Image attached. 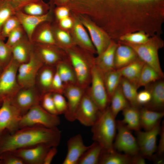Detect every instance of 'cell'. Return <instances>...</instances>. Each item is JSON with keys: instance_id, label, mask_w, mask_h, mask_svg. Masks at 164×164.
Instances as JSON below:
<instances>
[{"instance_id": "15", "label": "cell", "mask_w": 164, "mask_h": 164, "mask_svg": "<svg viewBox=\"0 0 164 164\" xmlns=\"http://www.w3.org/2000/svg\"><path fill=\"white\" fill-rule=\"evenodd\" d=\"M41 94L35 86L21 88L11 102L24 114L33 107L39 104Z\"/></svg>"}, {"instance_id": "6", "label": "cell", "mask_w": 164, "mask_h": 164, "mask_svg": "<svg viewBox=\"0 0 164 164\" xmlns=\"http://www.w3.org/2000/svg\"><path fill=\"white\" fill-rule=\"evenodd\" d=\"M19 65L12 58L0 75V107L5 101H11L22 88L17 78Z\"/></svg>"}, {"instance_id": "47", "label": "cell", "mask_w": 164, "mask_h": 164, "mask_svg": "<svg viewBox=\"0 0 164 164\" xmlns=\"http://www.w3.org/2000/svg\"><path fill=\"white\" fill-rule=\"evenodd\" d=\"M0 164H25L23 161L11 152H7L0 156Z\"/></svg>"}, {"instance_id": "19", "label": "cell", "mask_w": 164, "mask_h": 164, "mask_svg": "<svg viewBox=\"0 0 164 164\" xmlns=\"http://www.w3.org/2000/svg\"><path fill=\"white\" fill-rule=\"evenodd\" d=\"M51 147L40 144L9 152L21 158L25 164H43L46 155Z\"/></svg>"}, {"instance_id": "59", "label": "cell", "mask_w": 164, "mask_h": 164, "mask_svg": "<svg viewBox=\"0 0 164 164\" xmlns=\"http://www.w3.org/2000/svg\"><path fill=\"white\" fill-rule=\"evenodd\" d=\"M1 0H0V1H1Z\"/></svg>"}, {"instance_id": "37", "label": "cell", "mask_w": 164, "mask_h": 164, "mask_svg": "<svg viewBox=\"0 0 164 164\" xmlns=\"http://www.w3.org/2000/svg\"><path fill=\"white\" fill-rule=\"evenodd\" d=\"M55 38L58 46L64 50L75 46L72 37L65 29L57 25H52Z\"/></svg>"}, {"instance_id": "4", "label": "cell", "mask_w": 164, "mask_h": 164, "mask_svg": "<svg viewBox=\"0 0 164 164\" xmlns=\"http://www.w3.org/2000/svg\"><path fill=\"white\" fill-rule=\"evenodd\" d=\"M115 118L108 106L91 127L93 140L98 143L103 150L109 152L114 150L113 144L117 130Z\"/></svg>"}, {"instance_id": "11", "label": "cell", "mask_w": 164, "mask_h": 164, "mask_svg": "<svg viewBox=\"0 0 164 164\" xmlns=\"http://www.w3.org/2000/svg\"><path fill=\"white\" fill-rule=\"evenodd\" d=\"M22 115L10 101H5L0 107V135L5 130L11 134L18 130Z\"/></svg>"}, {"instance_id": "56", "label": "cell", "mask_w": 164, "mask_h": 164, "mask_svg": "<svg viewBox=\"0 0 164 164\" xmlns=\"http://www.w3.org/2000/svg\"><path fill=\"white\" fill-rule=\"evenodd\" d=\"M69 0H51V2L56 6L65 5Z\"/></svg>"}, {"instance_id": "41", "label": "cell", "mask_w": 164, "mask_h": 164, "mask_svg": "<svg viewBox=\"0 0 164 164\" xmlns=\"http://www.w3.org/2000/svg\"><path fill=\"white\" fill-rule=\"evenodd\" d=\"M16 10L7 0L0 1V33L5 22L15 14Z\"/></svg>"}, {"instance_id": "31", "label": "cell", "mask_w": 164, "mask_h": 164, "mask_svg": "<svg viewBox=\"0 0 164 164\" xmlns=\"http://www.w3.org/2000/svg\"><path fill=\"white\" fill-rule=\"evenodd\" d=\"M55 67L56 72L65 86L77 84L75 72L68 59L60 62Z\"/></svg>"}, {"instance_id": "39", "label": "cell", "mask_w": 164, "mask_h": 164, "mask_svg": "<svg viewBox=\"0 0 164 164\" xmlns=\"http://www.w3.org/2000/svg\"><path fill=\"white\" fill-rule=\"evenodd\" d=\"M120 86L124 95L130 105L138 108L139 106L136 100L138 93L136 86L123 77L121 79Z\"/></svg>"}, {"instance_id": "51", "label": "cell", "mask_w": 164, "mask_h": 164, "mask_svg": "<svg viewBox=\"0 0 164 164\" xmlns=\"http://www.w3.org/2000/svg\"><path fill=\"white\" fill-rule=\"evenodd\" d=\"M58 26L60 28L65 29H71L73 25V18L70 16L58 21Z\"/></svg>"}, {"instance_id": "9", "label": "cell", "mask_w": 164, "mask_h": 164, "mask_svg": "<svg viewBox=\"0 0 164 164\" xmlns=\"http://www.w3.org/2000/svg\"><path fill=\"white\" fill-rule=\"evenodd\" d=\"M117 133L113 144V148L124 154L133 156L139 153L136 139L121 121L116 122Z\"/></svg>"}, {"instance_id": "17", "label": "cell", "mask_w": 164, "mask_h": 164, "mask_svg": "<svg viewBox=\"0 0 164 164\" xmlns=\"http://www.w3.org/2000/svg\"><path fill=\"white\" fill-rule=\"evenodd\" d=\"M85 90L77 84L65 86L63 95L67 100V109L64 114L68 121L73 122L76 120V111Z\"/></svg>"}, {"instance_id": "12", "label": "cell", "mask_w": 164, "mask_h": 164, "mask_svg": "<svg viewBox=\"0 0 164 164\" xmlns=\"http://www.w3.org/2000/svg\"><path fill=\"white\" fill-rule=\"evenodd\" d=\"M161 126L160 120L151 129L145 132L137 131L136 139L139 153L145 158H151L156 151V140L159 134Z\"/></svg>"}, {"instance_id": "57", "label": "cell", "mask_w": 164, "mask_h": 164, "mask_svg": "<svg viewBox=\"0 0 164 164\" xmlns=\"http://www.w3.org/2000/svg\"><path fill=\"white\" fill-rule=\"evenodd\" d=\"M4 68L0 64V75L3 71Z\"/></svg>"}, {"instance_id": "8", "label": "cell", "mask_w": 164, "mask_h": 164, "mask_svg": "<svg viewBox=\"0 0 164 164\" xmlns=\"http://www.w3.org/2000/svg\"><path fill=\"white\" fill-rule=\"evenodd\" d=\"M104 74L95 65L92 70L90 84L86 92L101 112L110 103L104 80Z\"/></svg>"}, {"instance_id": "25", "label": "cell", "mask_w": 164, "mask_h": 164, "mask_svg": "<svg viewBox=\"0 0 164 164\" xmlns=\"http://www.w3.org/2000/svg\"><path fill=\"white\" fill-rule=\"evenodd\" d=\"M12 59L20 64L30 60L34 52V45L27 36L12 47Z\"/></svg>"}, {"instance_id": "30", "label": "cell", "mask_w": 164, "mask_h": 164, "mask_svg": "<svg viewBox=\"0 0 164 164\" xmlns=\"http://www.w3.org/2000/svg\"><path fill=\"white\" fill-rule=\"evenodd\" d=\"M132 156L111 151L102 150L100 156V164H132Z\"/></svg>"}, {"instance_id": "53", "label": "cell", "mask_w": 164, "mask_h": 164, "mask_svg": "<svg viewBox=\"0 0 164 164\" xmlns=\"http://www.w3.org/2000/svg\"><path fill=\"white\" fill-rule=\"evenodd\" d=\"M159 134L160 138L159 144L157 148V154L158 155L163 154L164 152V128L163 124L161 126V129Z\"/></svg>"}, {"instance_id": "24", "label": "cell", "mask_w": 164, "mask_h": 164, "mask_svg": "<svg viewBox=\"0 0 164 164\" xmlns=\"http://www.w3.org/2000/svg\"><path fill=\"white\" fill-rule=\"evenodd\" d=\"M50 21L43 22L35 29L31 41L33 43H40L57 46Z\"/></svg>"}, {"instance_id": "23", "label": "cell", "mask_w": 164, "mask_h": 164, "mask_svg": "<svg viewBox=\"0 0 164 164\" xmlns=\"http://www.w3.org/2000/svg\"><path fill=\"white\" fill-rule=\"evenodd\" d=\"M56 72L55 67L44 64L38 71L35 86L40 94L50 92L52 82Z\"/></svg>"}, {"instance_id": "34", "label": "cell", "mask_w": 164, "mask_h": 164, "mask_svg": "<svg viewBox=\"0 0 164 164\" xmlns=\"http://www.w3.org/2000/svg\"><path fill=\"white\" fill-rule=\"evenodd\" d=\"M102 149L97 142H94L89 146L79 159L77 164H98Z\"/></svg>"}, {"instance_id": "40", "label": "cell", "mask_w": 164, "mask_h": 164, "mask_svg": "<svg viewBox=\"0 0 164 164\" xmlns=\"http://www.w3.org/2000/svg\"><path fill=\"white\" fill-rule=\"evenodd\" d=\"M149 38L144 32L140 31L125 34L121 36L118 41L138 44L145 43Z\"/></svg>"}, {"instance_id": "38", "label": "cell", "mask_w": 164, "mask_h": 164, "mask_svg": "<svg viewBox=\"0 0 164 164\" xmlns=\"http://www.w3.org/2000/svg\"><path fill=\"white\" fill-rule=\"evenodd\" d=\"M162 78L159 74L152 67L145 63L142 69L137 87L147 86Z\"/></svg>"}, {"instance_id": "42", "label": "cell", "mask_w": 164, "mask_h": 164, "mask_svg": "<svg viewBox=\"0 0 164 164\" xmlns=\"http://www.w3.org/2000/svg\"><path fill=\"white\" fill-rule=\"evenodd\" d=\"M20 25L15 14L12 16L3 25L0 33V38L4 41L13 30Z\"/></svg>"}, {"instance_id": "13", "label": "cell", "mask_w": 164, "mask_h": 164, "mask_svg": "<svg viewBox=\"0 0 164 164\" xmlns=\"http://www.w3.org/2000/svg\"><path fill=\"white\" fill-rule=\"evenodd\" d=\"M101 112L85 91L76 111V120L86 126L91 127Z\"/></svg>"}, {"instance_id": "26", "label": "cell", "mask_w": 164, "mask_h": 164, "mask_svg": "<svg viewBox=\"0 0 164 164\" xmlns=\"http://www.w3.org/2000/svg\"><path fill=\"white\" fill-rule=\"evenodd\" d=\"M117 43L114 57L115 70L125 67L138 57L136 52L130 46L118 41Z\"/></svg>"}, {"instance_id": "21", "label": "cell", "mask_w": 164, "mask_h": 164, "mask_svg": "<svg viewBox=\"0 0 164 164\" xmlns=\"http://www.w3.org/2000/svg\"><path fill=\"white\" fill-rule=\"evenodd\" d=\"M67 145V153L63 164H77L80 158L89 147L84 144L82 137L80 134L70 138Z\"/></svg>"}, {"instance_id": "50", "label": "cell", "mask_w": 164, "mask_h": 164, "mask_svg": "<svg viewBox=\"0 0 164 164\" xmlns=\"http://www.w3.org/2000/svg\"><path fill=\"white\" fill-rule=\"evenodd\" d=\"M54 12L57 21L70 16V11L69 9L65 5L57 6Z\"/></svg>"}, {"instance_id": "32", "label": "cell", "mask_w": 164, "mask_h": 164, "mask_svg": "<svg viewBox=\"0 0 164 164\" xmlns=\"http://www.w3.org/2000/svg\"><path fill=\"white\" fill-rule=\"evenodd\" d=\"M140 111V119L141 128L145 131L152 128L164 115L162 111H157L143 108Z\"/></svg>"}, {"instance_id": "43", "label": "cell", "mask_w": 164, "mask_h": 164, "mask_svg": "<svg viewBox=\"0 0 164 164\" xmlns=\"http://www.w3.org/2000/svg\"><path fill=\"white\" fill-rule=\"evenodd\" d=\"M26 36L24 29L20 25L9 34L5 43L7 46L12 47Z\"/></svg>"}, {"instance_id": "29", "label": "cell", "mask_w": 164, "mask_h": 164, "mask_svg": "<svg viewBox=\"0 0 164 164\" xmlns=\"http://www.w3.org/2000/svg\"><path fill=\"white\" fill-rule=\"evenodd\" d=\"M123 118L121 121L130 130L138 131L141 128L140 111L138 108L130 106L122 111Z\"/></svg>"}, {"instance_id": "44", "label": "cell", "mask_w": 164, "mask_h": 164, "mask_svg": "<svg viewBox=\"0 0 164 164\" xmlns=\"http://www.w3.org/2000/svg\"><path fill=\"white\" fill-rule=\"evenodd\" d=\"M39 104L47 111L53 114L58 115L54 105L52 92H48L41 95Z\"/></svg>"}, {"instance_id": "54", "label": "cell", "mask_w": 164, "mask_h": 164, "mask_svg": "<svg viewBox=\"0 0 164 164\" xmlns=\"http://www.w3.org/2000/svg\"><path fill=\"white\" fill-rule=\"evenodd\" d=\"M57 150L56 147L50 148L47 153L45 158L43 164H50L53 158L57 154Z\"/></svg>"}, {"instance_id": "27", "label": "cell", "mask_w": 164, "mask_h": 164, "mask_svg": "<svg viewBox=\"0 0 164 164\" xmlns=\"http://www.w3.org/2000/svg\"><path fill=\"white\" fill-rule=\"evenodd\" d=\"M150 92L151 98L147 104L149 109L161 111L164 105V82L161 79L152 83L148 89Z\"/></svg>"}, {"instance_id": "28", "label": "cell", "mask_w": 164, "mask_h": 164, "mask_svg": "<svg viewBox=\"0 0 164 164\" xmlns=\"http://www.w3.org/2000/svg\"><path fill=\"white\" fill-rule=\"evenodd\" d=\"M145 63L138 57L127 65L118 70L122 77L126 79L137 87L142 69Z\"/></svg>"}, {"instance_id": "5", "label": "cell", "mask_w": 164, "mask_h": 164, "mask_svg": "<svg viewBox=\"0 0 164 164\" xmlns=\"http://www.w3.org/2000/svg\"><path fill=\"white\" fill-rule=\"evenodd\" d=\"M118 41L130 46L141 60L153 68L162 78L164 77V75L161 68L158 56L159 50L164 46L163 41L160 36L150 37L147 42L141 44Z\"/></svg>"}, {"instance_id": "52", "label": "cell", "mask_w": 164, "mask_h": 164, "mask_svg": "<svg viewBox=\"0 0 164 164\" xmlns=\"http://www.w3.org/2000/svg\"><path fill=\"white\" fill-rule=\"evenodd\" d=\"M14 7L16 11L29 3L39 0H7Z\"/></svg>"}, {"instance_id": "20", "label": "cell", "mask_w": 164, "mask_h": 164, "mask_svg": "<svg viewBox=\"0 0 164 164\" xmlns=\"http://www.w3.org/2000/svg\"><path fill=\"white\" fill-rule=\"evenodd\" d=\"M46 14L41 16H34L25 14L19 10L16 11L15 15L18 19L21 25L24 29L27 37L31 42L33 33L36 27L40 23L46 21H50L52 9Z\"/></svg>"}, {"instance_id": "35", "label": "cell", "mask_w": 164, "mask_h": 164, "mask_svg": "<svg viewBox=\"0 0 164 164\" xmlns=\"http://www.w3.org/2000/svg\"><path fill=\"white\" fill-rule=\"evenodd\" d=\"M104 74V84L110 102L111 97L119 85L122 77L118 70H114Z\"/></svg>"}, {"instance_id": "45", "label": "cell", "mask_w": 164, "mask_h": 164, "mask_svg": "<svg viewBox=\"0 0 164 164\" xmlns=\"http://www.w3.org/2000/svg\"><path fill=\"white\" fill-rule=\"evenodd\" d=\"M52 93L54 105L58 115L64 114L67 109V103L65 97L62 94Z\"/></svg>"}, {"instance_id": "33", "label": "cell", "mask_w": 164, "mask_h": 164, "mask_svg": "<svg viewBox=\"0 0 164 164\" xmlns=\"http://www.w3.org/2000/svg\"><path fill=\"white\" fill-rule=\"evenodd\" d=\"M110 103V109L115 118L120 111L130 106L122 92L120 84L112 95Z\"/></svg>"}, {"instance_id": "55", "label": "cell", "mask_w": 164, "mask_h": 164, "mask_svg": "<svg viewBox=\"0 0 164 164\" xmlns=\"http://www.w3.org/2000/svg\"><path fill=\"white\" fill-rule=\"evenodd\" d=\"M145 158L139 153L132 156V164H145L146 162Z\"/></svg>"}, {"instance_id": "18", "label": "cell", "mask_w": 164, "mask_h": 164, "mask_svg": "<svg viewBox=\"0 0 164 164\" xmlns=\"http://www.w3.org/2000/svg\"><path fill=\"white\" fill-rule=\"evenodd\" d=\"M72 16L73 25L71 30L75 45L93 54L97 53L86 29L77 16L73 14Z\"/></svg>"}, {"instance_id": "14", "label": "cell", "mask_w": 164, "mask_h": 164, "mask_svg": "<svg viewBox=\"0 0 164 164\" xmlns=\"http://www.w3.org/2000/svg\"><path fill=\"white\" fill-rule=\"evenodd\" d=\"M76 16L88 32L97 53L100 54L107 48L112 40L104 31L91 21L83 16Z\"/></svg>"}, {"instance_id": "16", "label": "cell", "mask_w": 164, "mask_h": 164, "mask_svg": "<svg viewBox=\"0 0 164 164\" xmlns=\"http://www.w3.org/2000/svg\"><path fill=\"white\" fill-rule=\"evenodd\" d=\"M33 44L35 53L44 64L56 67L60 62L67 59L64 50L57 46Z\"/></svg>"}, {"instance_id": "46", "label": "cell", "mask_w": 164, "mask_h": 164, "mask_svg": "<svg viewBox=\"0 0 164 164\" xmlns=\"http://www.w3.org/2000/svg\"><path fill=\"white\" fill-rule=\"evenodd\" d=\"M12 58V47L7 46L3 41L0 46V64L5 68Z\"/></svg>"}, {"instance_id": "7", "label": "cell", "mask_w": 164, "mask_h": 164, "mask_svg": "<svg viewBox=\"0 0 164 164\" xmlns=\"http://www.w3.org/2000/svg\"><path fill=\"white\" fill-rule=\"evenodd\" d=\"M60 123L58 115L49 113L38 104L30 108L22 116L19 123V129L37 125L53 128L56 127Z\"/></svg>"}, {"instance_id": "22", "label": "cell", "mask_w": 164, "mask_h": 164, "mask_svg": "<svg viewBox=\"0 0 164 164\" xmlns=\"http://www.w3.org/2000/svg\"><path fill=\"white\" fill-rule=\"evenodd\" d=\"M117 42L112 40L107 48L95 57V65L104 73L115 70L114 57Z\"/></svg>"}, {"instance_id": "2", "label": "cell", "mask_w": 164, "mask_h": 164, "mask_svg": "<svg viewBox=\"0 0 164 164\" xmlns=\"http://www.w3.org/2000/svg\"><path fill=\"white\" fill-rule=\"evenodd\" d=\"M61 136V131L57 127L50 128L39 125L26 127L12 134L5 130L0 135V156L6 152L40 144L56 147Z\"/></svg>"}, {"instance_id": "48", "label": "cell", "mask_w": 164, "mask_h": 164, "mask_svg": "<svg viewBox=\"0 0 164 164\" xmlns=\"http://www.w3.org/2000/svg\"><path fill=\"white\" fill-rule=\"evenodd\" d=\"M65 85L56 71L50 88V92L63 94Z\"/></svg>"}, {"instance_id": "1", "label": "cell", "mask_w": 164, "mask_h": 164, "mask_svg": "<svg viewBox=\"0 0 164 164\" xmlns=\"http://www.w3.org/2000/svg\"><path fill=\"white\" fill-rule=\"evenodd\" d=\"M78 15L102 29L112 39L142 31L149 36L162 29L164 0H71Z\"/></svg>"}, {"instance_id": "49", "label": "cell", "mask_w": 164, "mask_h": 164, "mask_svg": "<svg viewBox=\"0 0 164 164\" xmlns=\"http://www.w3.org/2000/svg\"><path fill=\"white\" fill-rule=\"evenodd\" d=\"M151 96L150 91L146 89L138 92L136 98L137 103L139 106L147 105L150 101Z\"/></svg>"}, {"instance_id": "58", "label": "cell", "mask_w": 164, "mask_h": 164, "mask_svg": "<svg viewBox=\"0 0 164 164\" xmlns=\"http://www.w3.org/2000/svg\"><path fill=\"white\" fill-rule=\"evenodd\" d=\"M3 40H2L0 38V46L1 45V43L2 42Z\"/></svg>"}, {"instance_id": "36", "label": "cell", "mask_w": 164, "mask_h": 164, "mask_svg": "<svg viewBox=\"0 0 164 164\" xmlns=\"http://www.w3.org/2000/svg\"><path fill=\"white\" fill-rule=\"evenodd\" d=\"M50 6L42 0L32 2L22 6L19 10L30 15L41 16L47 14Z\"/></svg>"}, {"instance_id": "3", "label": "cell", "mask_w": 164, "mask_h": 164, "mask_svg": "<svg viewBox=\"0 0 164 164\" xmlns=\"http://www.w3.org/2000/svg\"><path fill=\"white\" fill-rule=\"evenodd\" d=\"M75 72L77 84L86 90L90 84L95 65L93 54L75 45L64 50Z\"/></svg>"}, {"instance_id": "10", "label": "cell", "mask_w": 164, "mask_h": 164, "mask_svg": "<svg viewBox=\"0 0 164 164\" xmlns=\"http://www.w3.org/2000/svg\"><path fill=\"white\" fill-rule=\"evenodd\" d=\"M44 64L34 52L28 61L19 65L17 70V78L22 88L35 86L37 73Z\"/></svg>"}]
</instances>
